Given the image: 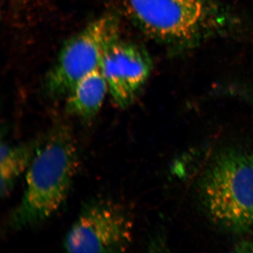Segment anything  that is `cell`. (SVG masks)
I'll use <instances>...</instances> for the list:
<instances>
[{"instance_id": "1", "label": "cell", "mask_w": 253, "mask_h": 253, "mask_svg": "<svg viewBox=\"0 0 253 253\" xmlns=\"http://www.w3.org/2000/svg\"><path fill=\"white\" fill-rule=\"evenodd\" d=\"M79 151L71 126L54 125L41 141L27 169L21 201L13 210L9 225L15 230L47 220L67 198L79 166Z\"/></svg>"}, {"instance_id": "2", "label": "cell", "mask_w": 253, "mask_h": 253, "mask_svg": "<svg viewBox=\"0 0 253 253\" xmlns=\"http://www.w3.org/2000/svg\"><path fill=\"white\" fill-rule=\"evenodd\" d=\"M201 206L210 221L234 235L253 231V153L226 147L215 153L198 183Z\"/></svg>"}, {"instance_id": "3", "label": "cell", "mask_w": 253, "mask_h": 253, "mask_svg": "<svg viewBox=\"0 0 253 253\" xmlns=\"http://www.w3.org/2000/svg\"><path fill=\"white\" fill-rule=\"evenodd\" d=\"M133 21L158 42L192 45L220 30L226 17L213 0H126Z\"/></svg>"}, {"instance_id": "4", "label": "cell", "mask_w": 253, "mask_h": 253, "mask_svg": "<svg viewBox=\"0 0 253 253\" xmlns=\"http://www.w3.org/2000/svg\"><path fill=\"white\" fill-rule=\"evenodd\" d=\"M121 23L116 14L99 16L70 38L46 77L51 97L66 96L83 76L99 68L108 47L119 38Z\"/></svg>"}, {"instance_id": "5", "label": "cell", "mask_w": 253, "mask_h": 253, "mask_svg": "<svg viewBox=\"0 0 253 253\" xmlns=\"http://www.w3.org/2000/svg\"><path fill=\"white\" fill-rule=\"evenodd\" d=\"M133 239V221L127 208L112 199L84 205L63 241L68 253H123Z\"/></svg>"}, {"instance_id": "6", "label": "cell", "mask_w": 253, "mask_h": 253, "mask_svg": "<svg viewBox=\"0 0 253 253\" xmlns=\"http://www.w3.org/2000/svg\"><path fill=\"white\" fill-rule=\"evenodd\" d=\"M100 68L111 98L122 109L134 102L153 68L151 58L144 48L120 38L106 49Z\"/></svg>"}, {"instance_id": "7", "label": "cell", "mask_w": 253, "mask_h": 253, "mask_svg": "<svg viewBox=\"0 0 253 253\" xmlns=\"http://www.w3.org/2000/svg\"><path fill=\"white\" fill-rule=\"evenodd\" d=\"M107 83L100 66L82 77L66 95L68 114L89 121L99 112L106 94Z\"/></svg>"}, {"instance_id": "8", "label": "cell", "mask_w": 253, "mask_h": 253, "mask_svg": "<svg viewBox=\"0 0 253 253\" xmlns=\"http://www.w3.org/2000/svg\"><path fill=\"white\" fill-rule=\"evenodd\" d=\"M41 137L17 145H1V196L7 197L16 181L28 167L36 154Z\"/></svg>"}, {"instance_id": "9", "label": "cell", "mask_w": 253, "mask_h": 253, "mask_svg": "<svg viewBox=\"0 0 253 253\" xmlns=\"http://www.w3.org/2000/svg\"><path fill=\"white\" fill-rule=\"evenodd\" d=\"M229 96H236L253 106V86L234 84L227 89Z\"/></svg>"}, {"instance_id": "10", "label": "cell", "mask_w": 253, "mask_h": 253, "mask_svg": "<svg viewBox=\"0 0 253 253\" xmlns=\"http://www.w3.org/2000/svg\"><path fill=\"white\" fill-rule=\"evenodd\" d=\"M235 251L243 253L253 252V241H241L236 246Z\"/></svg>"}]
</instances>
